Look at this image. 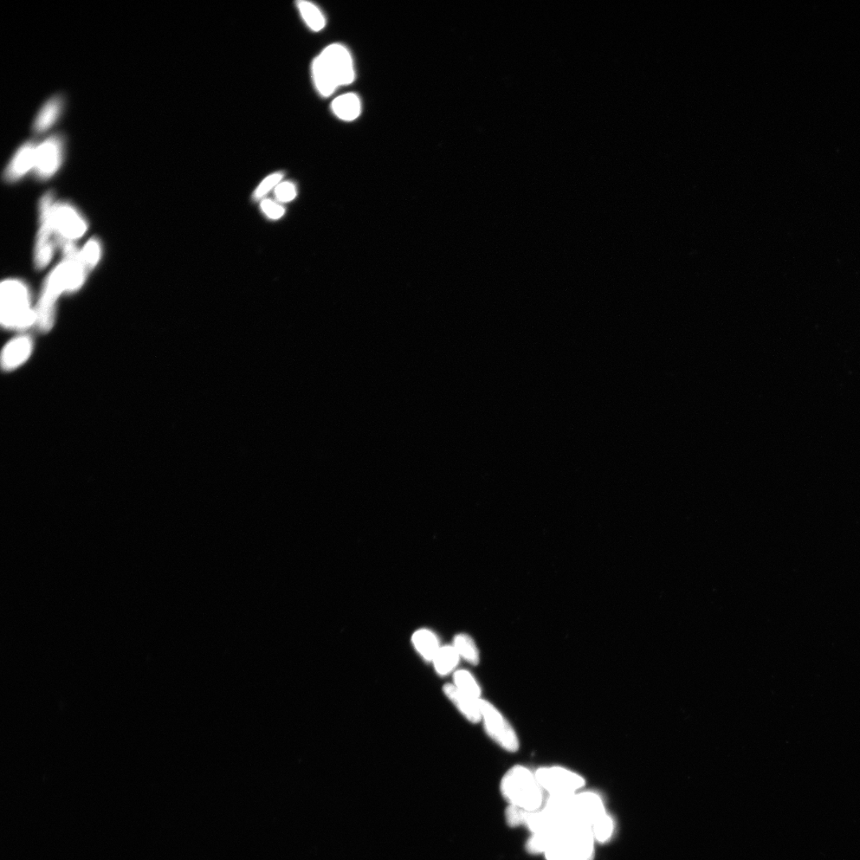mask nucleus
I'll list each match as a JSON object with an SVG mask.
<instances>
[{
	"label": "nucleus",
	"mask_w": 860,
	"mask_h": 860,
	"mask_svg": "<svg viewBox=\"0 0 860 860\" xmlns=\"http://www.w3.org/2000/svg\"><path fill=\"white\" fill-rule=\"evenodd\" d=\"M0 318L6 329L24 331L36 325V310L31 306L30 291L23 281L8 279L2 282Z\"/></svg>",
	"instance_id": "obj_3"
},
{
	"label": "nucleus",
	"mask_w": 860,
	"mask_h": 860,
	"mask_svg": "<svg viewBox=\"0 0 860 860\" xmlns=\"http://www.w3.org/2000/svg\"><path fill=\"white\" fill-rule=\"evenodd\" d=\"M535 774L548 796L574 794L583 791L586 785L580 774L561 766L542 767Z\"/></svg>",
	"instance_id": "obj_8"
},
{
	"label": "nucleus",
	"mask_w": 860,
	"mask_h": 860,
	"mask_svg": "<svg viewBox=\"0 0 860 860\" xmlns=\"http://www.w3.org/2000/svg\"><path fill=\"white\" fill-rule=\"evenodd\" d=\"M554 832L531 834L526 844V849L530 854L545 855L552 842Z\"/></svg>",
	"instance_id": "obj_24"
},
{
	"label": "nucleus",
	"mask_w": 860,
	"mask_h": 860,
	"mask_svg": "<svg viewBox=\"0 0 860 860\" xmlns=\"http://www.w3.org/2000/svg\"><path fill=\"white\" fill-rule=\"evenodd\" d=\"M454 647L459 656L465 659V661L474 665L479 664V651H478L474 640L469 636L467 635H457L454 639Z\"/></svg>",
	"instance_id": "obj_21"
},
{
	"label": "nucleus",
	"mask_w": 860,
	"mask_h": 860,
	"mask_svg": "<svg viewBox=\"0 0 860 860\" xmlns=\"http://www.w3.org/2000/svg\"><path fill=\"white\" fill-rule=\"evenodd\" d=\"M261 208L264 214L272 219H279L284 214V209L282 206L270 199H264Z\"/></svg>",
	"instance_id": "obj_28"
},
{
	"label": "nucleus",
	"mask_w": 860,
	"mask_h": 860,
	"mask_svg": "<svg viewBox=\"0 0 860 860\" xmlns=\"http://www.w3.org/2000/svg\"><path fill=\"white\" fill-rule=\"evenodd\" d=\"M34 342L28 335H21L11 340L2 352L4 370L13 371L23 365L33 352Z\"/></svg>",
	"instance_id": "obj_13"
},
{
	"label": "nucleus",
	"mask_w": 860,
	"mask_h": 860,
	"mask_svg": "<svg viewBox=\"0 0 860 860\" xmlns=\"http://www.w3.org/2000/svg\"><path fill=\"white\" fill-rule=\"evenodd\" d=\"M63 139L52 135L36 147L34 172L40 179H48L60 169L63 160Z\"/></svg>",
	"instance_id": "obj_10"
},
{
	"label": "nucleus",
	"mask_w": 860,
	"mask_h": 860,
	"mask_svg": "<svg viewBox=\"0 0 860 860\" xmlns=\"http://www.w3.org/2000/svg\"><path fill=\"white\" fill-rule=\"evenodd\" d=\"M480 708L484 728L490 738L504 751L510 753L518 751V736L501 711L494 705L484 700H480Z\"/></svg>",
	"instance_id": "obj_7"
},
{
	"label": "nucleus",
	"mask_w": 860,
	"mask_h": 860,
	"mask_svg": "<svg viewBox=\"0 0 860 860\" xmlns=\"http://www.w3.org/2000/svg\"><path fill=\"white\" fill-rule=\"evenodd\" d=\"M361 101L359 96L348 93L337 96L332 103L333 113L342 121H352L361 113Z\"/></svg>",
	"instance_id": "obj_15"
},
{
	"label": "nucleus",
	"mask_w": 860,
	"mask_h": 860,
	"mask_svg": "<svg viewBox=\"0 0 860 860\" xmlns=\"http://www.w3.org/2000/svg\"><path fill=\"white\" fill-rule=\"evenodd\" d=\"M284 178V174L281 172H276L269 174L262 182L257 186L255 192V199H259L267 196V194L281 182Z\"/></svg>",
	"instance_id": "obj_25"
},
{
	"label": "nucleus",
	"mask_w": 860,
	"mask_h": 860,
	"mask_svg": "<svg viewBox=\"0 0 860 860\" xmlns=\"http://www.w3.org/2000/svg\"><path fill=\"white\" fill-rule=\"evenodd\" d=\"M74 292L72 269L64 260L51 272L45 281L36 310V325L43 333L50 332L55 325L56 306L63 294Z\"/></svg>",
	"instance_id": "obj_4"
},
{
	"label": "nucleus",
	"mask_w": 860,
	"mask_h": 860,
	"mask_svg": "<svg viewBox=\"0 0 860 860\" xmlns=\"http://www.w3.org/2000/svg\"><path fill=\"white\" fill-rule=\"evenodd\" d=\"M501 792L509 805L527 812L538 811L545 804V792L535 772L525 766H515L503 775Z\"/></svg>",
	"instance_id": "obj_2"
},
{
	"label": "nucleus",
	"mask_w": 860,
	"mask_h": 860,
	"mask_svg": "<svg viewBox=\"0 0 860 860\" xmlns=\"http://www.w3.org/2000/svg\"><path fill=\"white\" fill-rule=\"evenodd\" d=\"M604 800L593 791H581L572 800L571 817L574 824L589 827L606 812Z\"/></svg>",
	"instance_id": "obj_11"
},
{
	"label": "nucleus",
	"mask_w": 860,
	"mask_h": 860,
	"mask_svg": "<svg viewBox=\"0 0 860 860\" xmlns=\"http://www.w3.org/2000/svg\"><path fill=\"white\" fill-rule=\"evenodd\" d=\"M615 830V821L607 811L595 820L591 826L595 842L600 844L609 842L613 837Z\"/></svg>",
	"instance_id": "obj_19"
},
{
	"label": "nucleus",
	"mask_w": 860,
	"mask_h": 860,
	"mask_svg": "<svg viewBox=\"0 0 860 860\" xmlns=\"http://www.w3.org/2000/svg\"><path fill=\"white\" fill-rule=\"evenodd\" d=\"M454 682L455 686L462 693L476 700H481V687L470 672L464 670L457 671L454 675Z\"/></svg>",
	"instance_id": "obj_22"
},
{
	"label": "nucleus",
	"mask_w": 860,
	"mask_h": 860,
	"mask_svg": "<svg viewBox=\"0 0 860 860\" xmlns=\"http://www.w3.org/2000/svg\"><path fill=\"white\" fill-rule=\"evenodd\" d=\"M37 145L29 141L18 148L4 172L8 182H16L35 169Z\"/></svg>",
	"instance_id": "obj_12"
},
{
	"label": "nucleus",
	"mask_w": 860,
	"mask_h": 860,
	"mask_svg": "<svg viewBox=\"0 0 860 860\" xmlns=\"http://www.w3.org/2000/svg\"><path fill=\"white\" fill-rule=\"evenodd\" d=\"M101 255V244L96 238L90 239L80 250V259L88 271L98 266Z\"/></svg>",
	"instance_id": "obj_23"
},
{
	"label": "nucleus",
	"mask_w": 860,
	"mask_h": 860,
	"mask_svg": "<svg viewBox=\"0 0 860 860\" xmlns=\"http://www.w3.org/2000/svg\"><path fill=\"white\" fill-rule=\"evenodd\" d=\"M446 696L455 704L461 713L471 722L476 723L482 720L480 700L462 693L455 685L446 684L444 687Z\"/></svg>",
	"instance_id": "obj_14"
},
{
	"label": "nucleus",
	"mask_w": 860,
	"mask_h": 860,
	"mask_svg": "<svg viewBox=\"0 0 860 860\" xmlns=\"http://www.w3.org/2000/svg\"><path fill=\"white\" fill-rule=\"evenodd\" d=\"M528 812L518 807L508 805L506 811V820L510 827L525 826L527 813Z\"/></svg>",
	"instance_id": "obj_26"
},
{
	"label": "nucleus",
	"mask_w": 860,
	"mask_h": 860,
	"mask_svg": "<svg viewBox=\"0 0 860 860\" xmlns=\"http://www.w3.org/2000/svg\"><path fill=\"white\" fill-rule=\"evenodd\" d=\"M62 108V100L60 96H55L50 99L38 113L34 123V130L37 133L46 132L55 125L58 116H60Z\"/></svg>",
	"instance_id": "obj_16"
},
{
	"label": "nucleus",
	"mask_w": 860,
	"mask_h": 860,
	"mask_svg": "<svg viewBox=\"0 0 860 860\" xmlns=\"http://www.w3.org/2000/svg\"><path fill=\"white\" fill-rule=\"evenodd\" d=\"M595 840L589 827L570 824L554 833L546 860H593Z\"/></svg>",
	"instance_id": "obj_5"
},
{
	"label": "nucleus",
	"mask_w": 860,
	"mask_h": 860,
	"mask_svg": "<svg viewBox=\"0 0 860 860\" xmlns=\"http://www.w3.org/2000/svg\"><path fill=\"white\" fill-rule=\"evenodd\" d=\"M312 74L318 91L323 96H329L336 89L350 85L354 82L352 57L342 45H329L313 60Z\"/></svg>",
	"instance_id": "obj_1"
},
{
	"label": "nucleus",
	"mask_w": 860,
	"mask_h": 860,
	"mask_svg": "<svg viewBox=\"0 0 860 860\" xmlns=\"http://www.w3.org/2000/svg\"><path fill=\"white\" fill-rule=\"evenodd\" d=\"M413 645L426 661H432L439 652V641L435 633L428 630L417 631L412 637Z\"/></svg>",
	"instance_id": "obj_17"
},
{
	"label": "nucleus",
	"mask_w": 860,
	"mask_h": 860,
	"mask_svg": "<svg viewBox=\"0 0 860 860\" xmlns=\"http://www.w3.org/2000/svg\"><path fill=\"white\" fill-rule=\"evenodd\" d=\"M276 198L283 203L290 202L296 196V189L294 184L282 182L278 184L274 190Z\"/></svg>",
	"instance_id": "obj_27"
},
{
	"label": "nucleus",
	"mask_w": 860,
	"mask_h": 860,
	"mask_svg": "<svg viewBox=\"0 0 860 860\" xmlns=\"http://www.w3.org/2000/svg\"><path fill=\"white\" fill-rule=\"evenodd\" d=\"M459 659L460 656L454 646H445L440 649L432 661L437 674L445 676L450 674L457 667Z\"/></svg>",
	"instance_id": "obj_20"
},
{
	"label": "nucleus",
	"mask_w": 860,
	"mask_h": 860,
	"mask_svg": "<svg viewBox=\"0 0 860 860\" xmlns=\"http://www.w3.org/2000/svg\"><path fill=\"white\" fill-rule=\"evenodd\" d=\"M297 9L300 12L303 21L307 27L315 32H319L325 28L326 18L318 6L309 1H298Z\"/></svg>",
	"instance_id": "obj_18"
},
{
	"label": "nucleus",
	"mask_w": 860,
	"mask_h": 860,
	"mask_svg": "<svg viewBox=\"0 0 860 860\" xmlns=\"http://www.w3.org/2000/svg\"><path fill=\"white\" fill-rule=\"evenodd\" d=\"M52 221L57 238L74 242L85 235L88 224L85 218L73 205L55 203Z\"/></svg>",
	"instance_id": "obj_9"
},
{
	"label": "nucleus",
	"mask_w": 860,
	"mask_h": 860,
	"mask_svg": "<svg viewBox=\"0 0 860 860\" xmlns=\"http://www.w3.org/2000/svg\"><path fill=\"white\" fill-rule=\"evenodd\" d=\"M55 203L54 196L51 192L47 193L40 200V226L35 248V264L38 269L46 268L54 256L57 242L52 221V211Z\"/></svg>",
	"instance_id": "obj_6"
}]
</instances>
